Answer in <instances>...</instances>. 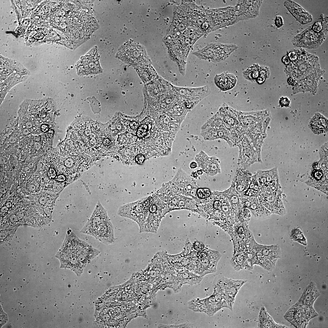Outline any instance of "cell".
Wrapping results in <instances>:
<instances>
[{
  "label": "cell",
  "instance_id": "c3c4849f",
  "mask_svg": "<svg viewBox=\"0 0 328 328\" xmlns=\"http://www.w3.org/2000/svg\"><path fill=\"white\" fill-rule=\"evenodd\" d=\"M66 179V177L64 175H60L58 176L56 178V179L59 182L64 181Z\"/></svg>",
  "mask_w": 328,
  "mask_h": 328
},
{
  "label": "cell",
  "instance_id": "1f68e13d",
  "mask_svg": "<svg viewBox=\"0 0 328 328\" xmlns=\"http://www.w3.org/2000/svg\"><path fill=\"white\" fill-rule=\"evenodd\" d=\"M137 70L142 79L146 82L152 80L157 75L154 69L149 64H144L139 66Z\"/></svg>",
  "mask_w": 328,
  "mask_h": 328
},
{
  "label": "cell",
  "instance_id": "83f0119b",
  "mask_svg": "<svg viewBox=\"0 0 328 328\" xmlns=\"http://www.w3.org/2000/svg\"><path fill=\"white\" fill-rule=\"evenodd\" d=\"M258 328H288L287 326L276 323L269 314L264 306L260 309L258 318Z\"/></svg>",
  "mask_w": 328,
  "mask_h": 328
},
{
  "label": "cell",
  "instance_id": "5b68a950",
  "mask_svg": "<svg viewBox=\"0 0 328 328\" xmlns=\"http://www.w3.org/2000/svg\"><path fill=\"white\" fill-rule=\"evenodd\" d=\"M221 257V255L217 251L205 246L202 250H194L193 255L194 268L197 272L205 275L217 271V264Z\"/></svg>",
  "mask_w": 328,
  "mask_h": 328
},
{
  "label": "cell",
  "instance_id": "836d02e7",
  "mask_svg": "<svg viewBox=\"0 0 328 328\" xmlns=\"http://www.w3.org/2000/svg\"><path fill=\"white\" fill-rule=\"evenodd\" d=\"M305 183L308 186L328 194V177L325 175L322 179L318 181L308 180Z\"/></svg>",
  "mask_w": 328,
  "mask_h": 328
},
{
  "label": "cell",
  "instance_id": "bcb514c9",
  "mask_svg": "<svg viewBox=\"0 0 328 328\" xmlns=\"http://www.w3.org/2000/svg\"><path fill=\"white\" fill-rule=\"evenodd\" d=\"M138 123L135 121H132L130 124L131 128L133 130H136L138 128Z\"/></svg>",
  "mask_w": 328,
  "mask_h": 328
},
{
  "label": "cell",
  "instance_id": "6da1fadb",
  "mask_svg": "<svg viewBox=\"0 0 328 328\" xmlns=\"http://www.w3.org/2000/svg\"><path fill=\"white\" fill-rule=\"evenodd\" d=\"M198 205L199 213L227 233L236 222L235 215L228 199L222 192L214 191Z\"/></svg>",
  "mask_w": 328,
  "mask_h": 328
},
{
  "label": "cell",
  "instance_id": "cb8c5ba5",
  "mask_svg": "<svg viewBox=\"0 0 328 328\" xmlns=\"http://www.w3.org/2000/svg\"><path fill=\"white\" fill-rule=\"evenodd\" d=\"M284 5L297 21L302 24H307L313 20L312 15L294 2L287 0L284 2Z\"/></svg>",
  "mask_w": 328,
  "mask_h": 328
},
{
  "label": "cell",
  "instance_id": "30bf717a",
  "mask_svg": "<svg viewBox=\"0 0 328 328\" xmlns=\"http://www.w3.org/2000/svg\"><path fill=\"white\" fill-rule=\"evenodd\" d=\"M78 128L79 138L85 148L91 150L99 148L101 135L99 127L97 124L87 122L79 125Z\"/></svg>",
  "mask_w": 328,
  "mask_h": 328
},
{
  "label": "cell",
  "instance_id": "4fadbf2b",
  "mask_svg": "<svg viewBox=\"0 0 328 328\" xmlns=\"http://www.w3.org/2000/svg\"><path fill=\"white\" fill-rule=\"evenodd\" d=\"M280 190L272 192H262L259 196L261 202L272 214L281 216L285 213Z\"/></svg>",
  "mask_w": 328,
  "mask_h": 328
},
{
  "label": "cell",
  "instance_id": "7402d4cb",
  "mask_svg": "<svg viewBox=\"0 0 328 328\" xmlns=\"http://www.w3.org/2000/svg\"><path fill=\"white\" fill-rule=\"evenodd\" d=\"M251 172L245 168H238L236 171L231 186L238 194L245 191L251 180Z\"/></svg>",
  "mask_w": 328,
  "mask_h": 328
},
{
  "label": "cell",
  "instance_id": "60d3db41",
  "mask_svg": "<svg viewBox=\"0 0 328 328\" xmlns=\"http://www.w3.org/2000/svg\"><path fill=\"white\" fill-rule=\"evenodd\" d=\"M192 245L194 249L197 251L202 250L205 247L204 244L201 242L195 241Z\"/></svg>",
  "mask_w": 328,
  "mask_h": 328
},
{
  "label": "cell",
  "instance_id": "7dc6e473",
  "mask_svg": "<svg viewBox=\"0 0 328 328\" xmlns=\"http://www.w3.org/2000/svg\"><path fill=\"white\" fill-rule=\"evenodd\" d=\"M73 164V162L70 159H68L65 162V165L67 167H70Z\"/></svg>",
  "mask_w": 328,
  "mask_h": 328
},
{
  "label": "cell",
  "instance_id": "816d5d0a",
  "mask_svg": "<svg viewBox=\"0 0 328 328\" xmlns=\"http://www.w3.org/2000/svg\"><path fill=\"white\" fill-rule=\"evenodd\" d=\"M44 35L41 32H38L36 33L34 36V37L36 39H41L43 37Z\"/></svg>",
  "mask_w": 328,
  "mask_h": 328
},
{
  "label": "cell",
  "instance_id": "74e56055",
  "mask_svg": "<svg viewBox=\"0 0 328 328\" xmlns=\"http://www.w3.org/2000/svg\"><path fill=\"white\" fill-rule=\"evenodd\" d=\"M325 175L322 169H313L311 173V177L309 179L314 181L321 180Z\"/></svg>",
  "mask_w": 328,
  "mask_h": 328
},
{
  "label": "cell",
  "instance_id": "6f0895ef",
  "mask_svg": "<svg viewBox=\"0 0 328 328\" xmlns=\"http://www.w3.org/2000/svg\"><path fill=\"white\" fill-rule=\"evenodd\" d=\"M40 202L42 204L45 203L46 202V198L43 197L40 198Z\"/></svg>",
  "mask_w": 328,
  "mask_h": 328
},
{
  "label": "cell",
  "instance_id": "ee69618b",
  "mask_svg": "<svg viewBox=\"0 0 328 328\" xmlns=\"http://www.w3.org/2000/svg\"><path fill=\"white\" fill-rule=\"evenodd\" d=\"M289 102L288 99L286 98L282 97L280 101V103L281 106L288 107L289 105Z\"/></svg>",
  "mask_w": 328,
  "mask_h": 328
},
{
  "label": "cell",
  "instance_id": "f1b7e54d",
  "mask_svg": "<svg viewBox=\"0 0 328 328\" xmlns=\"http://www.w3.org/2000/svg\"><path fill=\"white\" fill-rule=\"evenodd\" d=\"M246 247L234 253L231 258V265L237 271L244 269L248 270L247 261Z\"/></svg>",
  "mask_w": 328,
  "mask_h": 328
},
{
  "label": "cell",
  "instance_id": "db71d44e",
  "mask_svg": "<svg viewBox=\"0 0 328 328\" xmlns=\"http://www.w3.org/2000/svg\"><path fill=\"white\" fill-rule=\"evenodd\" d=\"M103 142L104 144L107 146H110L111 144V141L108 139L104 140Z\"/></svg>",
  "mask_w": 328,
  "mask_h": 328
},
{
  "label": "cell",
  "instance_id": "9f6ffc18",
  "mask_svg": "<svg viewBox=\"0 0 328 328\" xmlns=\"http://www.w3.org/2000/svg\"><path fill=\"white\" fill-rule=\"evenodd\" d=\"M59 170L61 172H64L66 168V167L63 165H61L59 166Z\"/></svg>",
  "mask_w": 328,
  "mask_h": 328
},
{
  "label": "cell",
  "instance_id": "8fae6325",
  "mask_svg": "<svg viewBox=\"0 0 328 328\" xmlns=\"http://www.w3.org/2000/svg\"><path fill=\"white\" fill-rule=\"evenodd\" d=\"M247 281L246 280H235L222 277L214 284L224 294L228 308L231 310L233 309L236 296L239 290Z\"/></svg>",
  "mask_w": 328,
  "mask_h": 328
},
{
  "label": "cell",
  "instance_id": "277c9868",
  "mask_svg": "<svg viewBox=\"0 0 328 328\" xmlns=\"http://www.w3.org/2000/svg\"><path fill=\"white\" fill-rule=\"evenodd\" d=\"M150 196L121 207L118 211L119 215L129 218L138 224L141 230L149 213Z\"/></svg>",
  "mask_w": 328,
  "mask_h": 328
},
{
  "label": "cell",
  "instance_id": "7a4b0ae2",
  "mask_svg": "<svg viewBox=\"0 0 328 328\" xmlns=\"http://www.w3.org/2000/svg\"><path fill=\"white\" fill-rule=\"evenodd\" d=\"M80 232L92 236L106 245L115 241L114 228L106 210L97 207L80 231Z\"/></svg>",
  "mask_w": 328,
  "mask_h": 328
},
{
  "label": "cell",
  "instance_id": "f907efd6",
  "mask_svg": "<svg viewBox=\"0 0 328 328\" xmlns=\"http://www.w3.org/2000/svg\"><path fill=\"white\" fill-rule=\"evenodd\" d=\"M282 60L283 62L286 65L289 64L290 62V60L287 56H284Z\"/></svg>",
  "mask_w": 328,
  "mask_h": 328
},
{
  "label": "cell",
  "instance_id": "d590c367",
  "mask_svg": "<svg viewBox=\"0 0 328 328\" xmlns=\"http://www.w3.org/2000/svg\"><path fill=\"white\" fill-rule=\"evenodd\" d=\"M290 238L292 241L303 245H307L306 239L302 231L298 228H295L292 230L290 233Z\"/></svg>",
  "mask_w": 328,
  "mask_h": 328
},
{
  "label": "cell",
  "instance_id": "e575fe53",
  "mask_svg": "<svg viewBox=\"0 0 328 328\" xmlns=\"http://www.w3.org/2000/svg\"><path fill=\"white\" fill-rule=\"evenodd\" d=\"M260 66L255 64L250 67L243 72L244 77L251 82L256 81L258 76Z\"/></svg>",
  "mask_w": 328,
  "mask_h": 328
},
{
  "label": "cell",
  "instance_id": "7c38bea8",
  "mask_svg": "<svg viewBox=\"0 0 328 328\" xmlns=\"http://www.w3.org/2000/svg\"><path fill=\"white\" fill-rule=\"evenodd\" d=\"M79 75L96 74L101 72L97 48H94L81 58L77 65Z\"/></svg>",
  "mask_w": 328,
  "mask_h": 328
},
{
  "label": "cell",
  "instance_id": "f35d334b",
  "mask_svg": "<svg viewBox=\"0 0 328 328\" xmlns=\"http://www.w3.org/2000/svg\"><path fill=\"white\" fill-rule=\"evenodd\" d=\"M210 190L207 188H200L196 191L197 196L200 198L204 199L208 197L211 193Z\"/></svg>",
  "mask_w": 328,
  "mask_h": 328
},
{
  "label": "cell",
  "instance_id": "5bb4252c",
  "mask_svg": "<svg viewBox=\"0 0 328 328\" xmlns=\"http://www.w3.org/2000/svg\"><path fill=\"white\" fill-rule=\"evenodd\" d=\"M262 0H239L234 7L238 22L256 17Z\"/></svg>",
  "mask_w": 328,
  "mask_h": 328
},
{
  "label": "cell",
  "instance_id": "ba28073f",
  "mask_svg": "<svg viewBox=\"0 0 328 328\" xmlns=\"http://www.w3.org/2000/svg\"><path fill=\"white\" fill-rule=\"evenodd\" d=\"M318 314L313 306L298 304L292 306L285 314V319L296 328H305Z\"/></svg>",
  "mask_w": 328,
  "mask_h": 328
},
{
  "label": "cell",
  "instance_id": "603a6c76",
  "mask_svg": "<svg viewBox=\"0 0 328 328\" xmlns=\"http://www.w3.org/2000/svg\"><path fill=\"white\" fill-rule=\"evenodd\" d=\"M234 111L240 124L244 129L249 125L268 117L266 111L242 112L234 109Z\"/></svg>",
  "mask_w": 328,
  "mask_h": 328
},
{
  "label": "cell",
  "instance_id": "f546056e",
  "mask_svg": "<svg viewBox=\"0 0 328 328\" xmlns=\"http://www.w3.org/2000/svg\"><path fill=\"white\" fill-rule=\"evenodd\" d=\"M258 245L262 254L275 264L277 260L281 257V251L279 246L274 245H265L258 243Z\"/></svg>",
  "mask_w": 328,
  "mask_h": 328
},
{
  "label": "cell",
  "instance_id": "11a10c76",
  "mask_svg": "<svg viewBox=\"0 0 328 328\" xmlns=\"http://www.w3.org/2000/svg\"><path fill=\"white\" fill-rule=\"evenodd\" d=\"M197 165V164L196 162H193L190 164V166L191 168L193 169L196 168Z\"/></svg>",
  "mask_w": 328,
  "mask_h": 328
},
{
  "label": "cell",
  "instance_id": "ab89813d",
  "mask_svg": "<svg viewBox=\"0 0 328 328\" xmlns=\"http://www.w3.org/2000/svg\"><path fill=\"white\" fill-rule=\"evenodd\" d=\"M8 319L7 314L4 311L0 305V328L7 323Z\"/></svg>",
  "mask_w": 328,
  "mask_h": 328
},
{
  "label": "cell",
  "instance_id": "ac0fdd59",
  "mask_svg": "<svg viewBox=\"0 0 328 328\" xmlns=\"http://www.w3.org/2000/svg\"><path fill=\"white\" fill-rule=\"evenodd\" d=\"M248 223L239 220L234 224L232 231L229 234L233 240L234 247L249 242L253 234L248 228Z\"/></svg>",
  "mask_w": 328,
  "mask_h": 328
},
{
  "label": "cell",
  "instance_id": "44dd1931",
  "mask_svg": "<svg viewBox=\"0 0 328 328\" xmlns=\"http://www.w3.org/2000/svg\"><path fill=\"white\" fill-rule=\"evenodd\" d=\"M230 133L241 129L242 126L240 124L234 109L224 104L217 112Z\"/></svg>",
  "mask_w": 328,
  "mask_h": 328
},
{
  "label": "cell",
  "instance_id": "8992f818",
  "mask_svg": "<svg viewBox=\"0 0 328 328\" xmlns=\"http://www.w3.org/2000/svg\"><path fill=\"white\" fill-rule=\"evenodd\" d=\"M200 135L205 140L220 138L225 140L231 147L234 145L230 133L217 112L201 126Z\"/></svg>",
  "mask_w": 328,
  "mask_h": 328
},
{
  "label": "cell",
  "instance_id": "4dcf8cb0",
  "mask_svg": "<svg viewBox=\"0 0 328 328\" xmlns=\"http://www.w3.org/2000/svg\"><path fill=\"white\" fill-rule=\"evenodd\" d=\"M310 125L314 133L319 134L324 133L327 131L328 120L320 114L317 113L311 120Z\"/></svg>",
  "mask_w": 328,
  "mask_h": 328
},
{
  "label": "cell",
  "instance_id": "52a82bcc",
  "mask_svg": "<svg viewBox=\"0 0 328 328\" xmlns=\"http://www.w3.org/2000/svg\"><path fill=\"white\" fill-rule=\"evenodd\" d=\"M237 48L234 44L213 43L192 53L200 59L218 62L225 60Z\"/></svg>",
  "mask_w": 328,
  "mask_h": 328
},
{
  "label": "cell",
  "instance_id": "7bdbcfd3",
  "mask_svg": "<svg viewBox=\"0 0 328 328\" xmlns=\"http://www.w3.org/2000/svg\"><path fill=\"white\" fill-rule=\"evenodd\" d=\"M145 159V157L142 154H139L136 155L135 158L136 162L139 164L142 163Z\"/></svg>",
  "mask_w": 328,
  "mask_h": 328
},
{
  "label": "cell",
  "instance_id": "d6a6232c",
  "mask_svg": "<svg viewBox=\"0 0 328 328\" xmlns=\"http://www.w3.org/2000/svg\"><path fill=\"white\" fill-rule=\"evenodd\" d=\"M261 193L258 182L254 175L252 176L251 181L247 189L238 195L240 197H257Z\"/></svg>",
  "mask_w": 328,
  "mask_h": 328
},
{
  "label": "cell",
  "instance_id": "4316f807",
  "mask_svg": "<svg viewBox=\"0 0 328 328\" xmlns=\"http://www.w3.org/2000/svg\"><path fill=\"white\" fill-rule=\"evenodd\" d=\"M222 192L228 199L233 210L238 218L239 214L244 208L238 194L231 186Z\"/></svg>",
  "mask_w": 328,
  "mask_h": 328
},
{
  "label": "cell",
  "instance_id": "f6af8a7d",
  "mask_svg": "<svg viewBox=\"0 0 328 328\" xmlns=\"http://www.w3.org/2000/svg\"><path fill=\"white\" fill-rule=\"evenodd\" d=\"M56 173L55 171L53 168L50 169L47 172V175L50 178H54L56 176Z\"/></svg>",
  "mask_w": 328,
  "mask_h": 328
},
{
  "label": "cell",
  "instance_id": "d4e9b609",
  "mask_svg": "<svg viewBox=\"0 0 328 328\" xmlns=\"http://www.w3.org/2000/svg\"><path fill=\"white\" fill-rule=\"evenodd\" d=\"M320 295L319 292L315 283L311 282L306 287L296 303L313 306L314 302Z\"/></svg>",
  "mask_w": 328,
  "mask_h": 328
},
{
  "label": "cell",
  "instance_id": "681fc988",
  "mask_svg": "<svg viewBox=\"0 0 328 328\" xmlns=\"http://www.w3.org/2000/svg\"><path fill=\"white\" fill-rule=\"evenodd\" d=\"M41 130L44 132H47L49 130L48 126L45 124L42 125L40 127Z\"/></svg>",
  "mask_w": 328,
  "mask_h": 328
},
{
  "label": "cell",
  "instance_id": "b9f144b4",
  "mask_svg": "<svg viewBox=\"0 0 328 328\" xmlns=\"http://www.w3.org/2000/svg\"><path fill=\"white\" fill-rule=\"evenodd\" d=\"M275 23L277 28H279L282 27L283 24L282 18L280 16H276L275 20Z\"/></svg>",
  "mask_w": 328,
  "mask_h": 328
},
{
  "label": "cell",
  "instance_id": "f5cc1de1",
  "mask_svg": "<svg viewBox=\"0 0 328 328\" xmlns=\"http://www.w3.org/2000/svg\"><path fill=\"white\" fill-rule=\"evenodd\" d=\"M314 169H319L321 168V165L319 162H316L313 165Z\"/></svg>",
  "mask_w": 328,
  "mask_h": 328
},
{
  "label": "cell",
  "instance_id": "8d00e7d4",
  "mask_svg": "<svg viewBox=\"0 0 328 328\" xmlns=\"http://www.w3.org/2000/svg\"><path fill=\"white\" fill-rule=\"evenodd\" d=\"M149 130L147 125L142 124L138 127L137 132V136L140 138H148L150 135Z\"/></svg>",
  "mask_w": 328,
  "mask_h": 328
},
{
  "label": "cell",
  "instance_id": "e0dca14e",
  "mask_svg": "<svg viewBox=\"0 0 328 328\" xmlns=\"http://www.w3.org/2000/svg\"><path fill=\"white\" fill-rule=\"evenodd\" d=\"M195 159L198 166L207 175L214 176L221 173L219 160L217 157H209L202 150L196 155Z\"/></svg>",
  "mask_w": 328,
  "mask_h": 328
},
{
  "label": "cell",
  "instance_id": "3957f363",
  "mask_svg": "<svg viewBox=\"0 0 328 328\" xmlns=\"http://www.w3.org/2000/svg\"><path fill=\"white\" fill-rule=\"evenodd\" d=\"M296 50L297 58L286 66V70L288 73L297 78H300L320 69L317 57L302 49Z\"/></svg>",
  "mask_w": 328,
  "mask_h": 328
},
{
  "label": "cell",
  "instance_id": "484cf974",
  "mask_svg": "<svg viewBox=\"0 0 328 328\" xmlns=\"http://www.w3.org/2000/svg\"><path fill=\"white\" fill-rule=\"evenodd\" d=\"M216 86L222 91L228 90L233 88L237 82V78L234 74L223 73L217 74L214 78Z\"/></svg>",
  "mask_w": 328,
  "mask_h": 328
},
{
  "label": "cell",
  "instance_id": "9c48e42d",
  "mask_svg": "<svg viewBox=\"0 0 328 328\" xmlns=\"http://www.w3.org/2000/svg\"><path fill=\"white\" fill-rule=\"evenodd\" d=\"M328 29L318 32L315 30L312 25L296 35L292 42L296 47L316 49L324 41Z\"/></svg>",
  "mask_w": 328,
  "mask_h": 328
},
{
  "label": "cell",
  "instance_id": "ffe728a7",
  "mask_svg": "<svg viewBox=\"0 0 328 328\" xmlns=\"http://www.w3.org/2000/svg\"><path fill=\"white\" fill-rule=\"evenodd\" d=\"M118 54L121 59L130 64L141 62L146 57L143 47L135 45L124 46L119 50Z\"/></svg>",
  "mask_w": 328,
  "mask_h": 328
},
{
  "label": "cell",
  "instance_id": "9a60e30c",
  "mask_svg": "<svg viewBox=\"0 0 328 328\" xmlns=\"http://www.w3.org/2000/svg\"><path fill=\"white\" fill-rule=\"evenodd\" d=\"M173 87L181 100H189L196 105L211 93L207 85L198 87H181L173 86Z\"/></svg>",
  "mask_w": 328,
  "mask_h": 328
},
{
  "label": "cell",
  "instance_id": "2e32d148",
  "mask_svg": "<svg viewBox=\"0 0 328 328\" xmlns=\"http://www.w3.org/2000/svg\"><path fill=\"white\" fill-rule=\"evenodd\" d=\"M240 145L241 150L238 160L239 164L245 168L250 166L255 162H259L256 152L254 150V148L245 135L237 145Z\"/></svg>",
  "mask_w": 328,
  "mask_h": 328
},
{
  "label": "cell",
  "instance_id": "680465c9",
  "mask_svg": "<svg viewBox=\"0 0 328 328\" xmlns=\"http://www.w3.org/2000/svg\"><path fill=\"white\" fill-rule=\"evenodd\" d=\"M35 186L33 185H30L29 186L30 190H34L35 189Z\"/></svg>",
  "mask_w": 328,
  "mask_h": 328
},
{
  "label": "cell",
  "instance_id": "d6986e66",
  "mask_svg": "<svg viewBox=\"0 0 328 328\" xmlns=\"http://www.w3.org/2000/svg\"><path fill=\"white\" fill-rule=\"evenodd\" d=\"M240 197L243 207L249 209L255 218L265 219L272 214L261 202L258 197Z\"/></svg>",
  "mask_w": 328,
  "mask_h": 328
}]
</instances>
